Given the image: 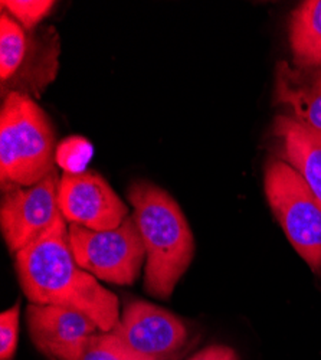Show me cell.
Wrapping results in <instances>:
<instances>
[{"mask_svg":"<svg viewBox=\"0 0 321 360\" xmlns=\"http://www.w3.org/2000/svg\"><path fill=\"white\" fill-rule=\"evenodd\" d=\"M15 266L19 284L31 303L78 310L105 333L119 324V298L77 264L63 215L15 255Z\"/></svg>","mask_w":321,"mask_h":360,"instance_id":"6da1fadb","label":"cell"},{"mask_svg":"<svg viewBox=\"0 0 321 360\" xmlns=\"http://www.w3.org/2000/svg\"><path fill=\"white\" fill-rule=\"evenodd\" d=\"M127 198L148 258L144 288L150 295L166 300L193 261L192 229L179 203L148 180L134 182Z\"/></svg>","mask_w":321,"mask_h":360,"instance_id":"7a4b0ae2","label":"cell"},{"mask_svg":"<svg viewBox=\"0 0 321 360\" xmlns=\"http://www.w3.org/2000/svg\"><path fill=\"white\" fill-rule=\"evenodd\" d=\"M55 133L46 112L27 94L11 91L0 111L2 189L32 186L55 170Z\"/></svg>","mask_w":321,"mask_h":360,"instance_id":"3957f363","label":"cell"},{"mask_svg":"<svg viewBox=\"0 0 321 360\" xmlns=\"http://www.w3.org/2000/svg\"><path fill=\"white\" fill-rule=\"evenodd\" d=\"M264 191L291 245L321 276V205L304 179L281 159H271L264 170Z\"/></svg>","mask_w":321,"mask_h":360,"instance_id":"277c9868","label":"cell"},{"mask_svg":"<svg viewBox=\"0 0 321 360\" xmlns=\"http://www.w3.org/2000/svg\"><path fill=\"white\" fill-rule=\"evenodd\" d=\"M68 239L77 264L96 278L117 285H131L138 278L145 248L133 215L110 231L70 224Z\"/></svg>","mask_w":321,"mask_h":360,"instance_id":"5b68a950","label":"cell"},{"mask_svg":"<svg viewBox=\"0 0 321 360\" xmlns=\"http://www.w3.org/2000/svg\"><path fill=\"white\" fill-rule=\"evenodd\" d=\"M110 335L130 360H171L185 346L188 328L162 307L131 302Z\"/></svg>","mask_w":321,"mask_h":360,"instance_id":"8992f818","label":"cell"},{"mask_svg":"<svg viewBox=\"0 0 321 360\" xmlns=\"http://www.w3.org/2000/svg\"><path fill=\"white\" fill-rule=\"evenodd\" d=\"M60 180L56 169L32 186L4 191L0 228L12 254H18L45 233L63 214L58 203Z\"/></svg>","mask_w":321,"mask_h":360,"instance_id":"52a82bcc","label":"cell"},{"mask_svg":"<svg viewBox=\"0 0 321 360\" xmlns=\"http://www.w3.org/2000/svg\"><path fill=\"white\" fill-rule=\"evenodd\" d=\"M58 203L68 224L94 231L119 228L130 215L129 206L93 170L65 172L60 180Z\"/></svg>","mask_w":321,"mask_h":360,"instance_id":"ba28073f","label":"cell"},{"mask_svg":"<svg viewBox=\"0 0 321 360\" xmlns=\"http://www.w3.org/2000/svg\"><path fill=\"white\" fill-rule=\"evenodd\" d=\"M26 321L34 345L52 360H75L100 330L86 314L52 304L31 303L26 309Z\"/></svg>","mask_w":321,"mask_h":360,"instance_id":"9c48e42d","label":"cell"},{"mask_svg":"<svg viewBox=\"0 0 321 360\" xmlns=\"http://www.w3.org/2000/svg\"><path fill=\"white\" fill-rule=\"evenodd\" d=\"M274 104L291 107L299 123L321 133V67L280 61L274 74Z\"/></svg>","mask_w":321,"mask_h":360,"instance_id":"30bf717a","label":"cell"},{"mask_svg":"<svg viewBox=\"0 0 321 360\" xmlns=\"http://www.w3.org/2000/svg\"><path fill=\"white\" fill-rule=\"evenodd\" d=\"M273 134L278 139L280 159L293 167L321 205V133L294 117L278 115Z\"/></svg>","mask_w":321,"mask_h":360,"instance_id":"8fae6325","label":"cell"},{"mask_svg":"<svg viewBox=\"0 0 321 360\" xmlns=\"http://www.w3.org/2000/svg\"><path fill=\"white\" fill-rule=\"evenodd\" d=\"M288 38L294 64L321 48V0H307L291 13Z\"/></svg>","mask_w":321,"mask_h":360,"instance_id":"7c38bea8","label":"cell"},{"mask_svg":"<svg viewBox=\"0 0 321 360\" xmlns=\"http://www.w3.org/2000/svg\"><path fill=\"white\" fill-rule=\"evenodd\" d=\"M31 38L25 29L5 11L0 16V79L2 84L12 81L22 68Z\"/></svg>","mask_w":321,"mask_h":360,"instance_id":"4fadbf2b","label":"cell"},{"mask_svg":"<svg viewBox=\"0 0 321 360\" xmlns=\"http://www.w3.org/2000/svg\"><path fill=\"white\" fill-rule=\"evenodd\" d=\"M2 11H8L25 31L32 29L52 11L55 2L52 0H4L0 2Z\"/></svg>","mask_w":321,"mask_h":360,"instance_id":"5bb4252c","label":"cell"},{"mask_svg":"<svg viewBox=\"0 0 321 360\" xmlns=\"http://www.w3.org/2000/svg\"><path fill=\"white\" fill-rule=\"evenodd\" d=\"M75 360H130L115 343L110 332L94 335Z\"/></svg>","mask_w":321,"mask_h":360,"instance_id":"9a60e30c","label":"cell"},{"mask_svg":"<svg viewBox=\"0 0 321 360\" xmlns=\"http://www.w3.org/2000/svg\"><path fill=\"white\" fill-rule=\"evenodd\" d=\"M20 304L16 303L0 316V360H12L19 336Z\"/></svg>","mask_w":321,"mask_h":360,"instance_id":"2e32d148","label":"cell"},{"mask_svg":"<svg viewBox=\"0 0 321 360\" xmlns=\"http://www.w3.org/2000/svg\"><path fill=\"white\" fill-rule=\"evenodd\" d=\"M74 148L70 150L65 144L56 152V162H60L67 166H79L84 165L85 160L91 158V147L89 146V141L81 140V139H72Z\"/></svg>","mask_w":321,"mask_h":360,"instance_id":"e0dca14e","label":"cell"},{"mask_svg":"<svg viewBox=\"0 0 321 360\" xmlns=\"http://www.w3.org/2000/svg\"><path fill=\"white\" fill-rule=\"evenodd\" d=\"M189 360H240L237 352L232 347L214 345L202 349L196 354H193Z\"/></svg>","mask_w":321,"mask_h":360,"instance_id":"ac0fdd59","label":"cell"},{"mask_svg":"<svg viewBox=\"0 0 321 360\" xmlns=\"http://www.w3.org/2000/svg\"><path fill=\"white\" fill-rule=\"evenodd\" d=\"M300 67H321V48L317 49L314 53H311L310 56H307L306 59H303L301 63L296 64Z\"/></svg>","mask_w":321,"mask_h":360,"instance_id":"d6986e66","label":"cell"}]
</instances>
